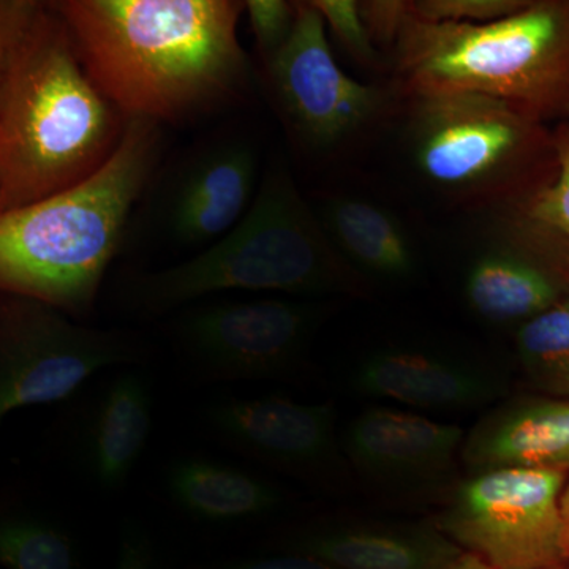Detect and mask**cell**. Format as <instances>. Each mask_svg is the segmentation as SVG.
Here are the masks:
<instances>
[{
    "mask_svg": "<svg viewBox=\"0 0 569 569\" xmlns=\"http://www.w3.org/2000/svg\"><path fill=\"white\" fill-rule=\"evenodd\" d=\"M408 152L441 197L497 213L522 208L553 182L552 127L471 92L403 93Z\"/></svg>",
    "mask_w": 569,
    "mask_h": 569,
    "instance_id": "6",
    "label": "cell"
},
{
    "mask_svg": "<svg viewBox=\"0 0 569 569\" xmlns=\"http://www.w3.org/2000/svg\"><path fill=\"white\" fill-rule=\"evenodd\" d=\"M156 425V385L146 366L93 378L63 402L50 430L56 458L78 482L111 498L129 488Z\"/></svg>",
    "mask_w": 569,
    "mask_h": 569,
    "instance_id": "12",
    "label": "cell"
},
{
    "mask_svg": "<svg viewBox=\"0 0 569 569\" xmlns=\"http://www.w3.org/2000/svg\"><path fill=\"white\" fill-rule=\"evenodd\" d=\"M367 283L329 241L287 163L274 159L233 230L182 263L127 272L112 299L126 316L162 318L224 291L328 299L366 295Z\"/></svg>",
    "mask_w": 569,
    "mask_h": 569,
    "instance_id": "4",
    "label": "cell"
},
{
    "mask_svg": "<svg viewBox=\"0 0 569 569\" xmlns=\"http://www.w3.org/2000/svg\"><path fill=\"white\" fill-rule=\"evenodd\" d=\"M516 350L535 387L569 399V296L519 326Z\"/></svg>",
    "mask_w": 569,
    "mask_h": 569,
    "instance_id": "22",
    "label": "cell"
},
{
    "mask_svg": "<svg viewBox=\"0 0 569 569\" xmlns=\"http://www.w3.org/2000/svg\"><path fill=\"white\" fill-rule=\"evenodd\" d=\"M162 126L127 119L118 148L77 186L0 213V295L86 320L162 153Z\"/></svg>",
    "mask_w": 569,
    "mask_h": 569,
    "instance_id": "3",
    "label": "cell"
},
{
    "mask_svg": "<svg viewBox=\"0 0 569 569\" xmlns=\"http://www.w3.org/2000/svg\"><path fill=\"white\" fill-rule=\"evenodd\" d=\"M391 58L402 93H481L546 126L569 122V0H527L488 24L410 14Z\"/></svg>",
    "mask_w": 569,
    "mask_h": 569,
    "instance_id": "5",
    "label": "cell"
},
{
    "mask_svg": "<svg viewBox=\"0 0 569 569\" xmlns=\"http://www.w3.org/2000/svg\"><path fill=\"white\" fill-rule=\"evenodd\" d=\"M258 170L257 144L246 134L213 133L192 146L159 182L153 212L164 239L201 250L222 239L249 211Z\"/></svg>",
    "mask_w": 569,
    "mask_h": 569,
    "instance_id": "14",
    "label": "cell"
},
{
    "mask_svg": "<svg viewBox=\"0 0 569 569\" xmlns=\"http://www.w3.org/2000/svg\"><path fill=\"white\" fill-rule=\"evenodd\" d=\"M244 13L249 18L261 61H271L293 33L298 2L247 0Z\"/></svg>",
    "mask_w": 569,
    "mask_h": 569,
    "instance_id": "26",
    "label": "cell"
},
{
    "mask_svg": "<svg viewBox=\"0 0 569 569\" xmlns=\"http://www.w3.org/2000/svg\"><path fill=\"white\" fill-rule=\"evenodd\" d=\"M93 81L127 119L183 122L238 103L252 73L236 0L51 2Z\"/></svg>",
    "mask_w": 569,
    "mask_h": 569,
    "instance_id": "1",
    "label": "cell"
},
{
    "mask_svg": "<svg viewBox=\"0 0 569 569\" xmlns=\"http://www.w3.org/2000/svg\"><path fill=\"white\" fill-rule=\"evenodd\" d=\"M263 66L284 127L305 151L317 156L340 151L403 107L396 81L365 84L340 69L312 2H298L290 40Z\"/></svg>",
    "mask_w": 569,
    "mask_h": 569,
    "instance_id": "9",
    "label": "cell"
},
{
    "mask_svg": "<svg viewBox=\"0 0 569 569\" xmlns=\"http://www.w3.org/2000/svg\"><path fill=\"white\" fill-rule=\"evenodd\" d=\"M460 458L471 473L493 468L569 473V399L526 397L496 408L463 437Z\"/></svg>",
    "mask_w": 569,
    "mask_h": 569,
    "instance_id": "19",
    "label": "cell"
},
{
    "mask_svg": "<svg viewBox=\"0 0 569 569\" xmlns=\"http://www.w3.org/2000/svg\"><path fill=\"white\" fill-rule=\"evenodd\" d=\"M356 395L419 410L470 411L500 396L485 362L437 348L388 346L359 359L350 376Z\"/></svg>",
    "mask_w": 569,
    "mask_h": 569,
    "instance_id": "17",
    "label": "cell"
},
{
    "mask_svg": "<svg viewBox=\"0 0 569 569\" xmlns=\"http://www.w3.org/2000/svg\"><path fill=\"white\" fill-rule=\"evenodd\" d=\"M358 3L362 21L376 47L391 51L400 29L410 17L408 0H369Z\"/></svg>",
    "mask_w": 569,
    "mask_h": 569,
    "instance_id": "28",
    "label": "cell"
},
{
    "mask_svg": "<svg viewBox=\"0 0 569 569\" xmlns=\"http://www.w3.org/2000/svg\"><path fill=\"white\" fill-rule=\"evenodd\" d=\"M498 238L468 266L463 296L481 320L522 326L569 296V268L529 223L498 216Z\"/></svg>",
    "mask_w": 569,
    "mask_h": 569,
    "instance_id": "15",
    "label": "cell"
},
{
    "mask_svg": "<svg viewBox=\"0 0 569 569\" xmlns=\"http://www.w3.org/2000/svg\"><path fill=\"white\" fill-rule=\"evenodd\" d=\"M168 507L203 529H231L283 515L296 496L261 471L212 456L179 455L163 468Z\"/></svg>",
    "mask_w": 569,
    "mask_h": 569,
    "instance_id": "18",
    "label": "cell"
},
{
    "mask_svg": "<svg viewBox=\"0 0 569 569\" xmlns=\"http://www.w3.org/2000/svg\"><path fill=\"white\" fill-rule=\"evenodd\" d=\"M114 569H164L159 539L138 512H123L119 519Z\"/></svg>",
    "mask_w": 569,
    "mask_h": 569,
    "instance_id": "27",
    "label": "cell"
},
{
    "mask_svg": "<svg viewBox=\"0 0 569 569\" xmlns=\"http://www.w3.org/2000/svg\"><path fill=\"white\" fill-rule=\"evenodd\" d=\"M43 2L39 0H0V80L11 51L37 17Z\"/></svg>",
    "mask_w": 569,
    "mask_h": 569,
    "instance_id": "29",
    "label": "cell"
},
{
    "mask_svg": "<svg viewBox=\"0 0 569 569\" xmlns=\"http://www.w3.org/2000/svg\"><path fill=\"white\" fill-rule=\"evenodd\" d=\"M343 455L353 477L402 503L447 500L462 449L460 427L391 407H369L347 426Z\"/></svg>",
    "mask_w": 569,
    "mask_h": 569,
    "instance_id": "13",
    "label": "cell"
},
{
    "mask_svg": "<svg viewBox=\"0 0 569 569\" xmlns=\"http://www.w3.org/2000/svg\"><path fill=\"white\" fill-rule=\"evenodd\" d=\"M151 353L137 332L93 328L37 299L0 295V427L20 408L67 402L108 370L146 366Z\"/></svg>",
    "mask_w": 569,
    "mask_h": 569,
    "instance_id": "8",
    "label": "cell"
},
{
    "mask_svg": "<svg viewBox=\"0 0 569 569\" xmlns=\"http://www.w3.org/2000/svg\"><path fill=\"white\" fill-rule=\"evenodd\" d=\"M449 569H497L493 567H490V565L486 563V561H482L481 559H478V557L471 556V553L462 552L459 556V559L455 561V565H452ZM559 569H569V567L559 568Z\"/></svg>",
    "mask_w": 569,
    "mask_h": 569,
    "instance_id": "32",
    "label": "cell"
},
{
    "mask_svg": "<svg viewBox=\"0 0 569 569\" xmlns=\"http://www.w3.org/2000/svg\"><path fill=\"white\" fill-rule=\"evenodd\" d=\"M197 418L213 443L317 492H342L353 479L332 403L223 396L201 406Z\"/></svg>",
    "mask_w": 569,
    "mask_h": 569,
    "instance_id": "11",
    "label": "cell"
},
{
    "mask_svg": "<svg viewBox=\"0 0 569 569\" xmlns=\"http://www.w3.org/2000/svg\"><path fill=\"white\" fill-rule=\"evenodd\" d=\"M313 211L337 252L367 282L406 283L417 277V246L385 206L340 193L325 197Z\"/></svg>",
    "mask_w": 569,
    "mask_h": 569,
    "instance_id": "20",
    "label": "cell"
},
{
    "mask_svg": "<svg viewBox=\"0 0 569 569\" xmlns=\"http://www.w3.org/2000/svg\"><path fill=\"white\" fill-rule=\"evenodd\" d=\"M329 312L325 299H203L164 317L163 335L194 383L298 381Z\"/></svg>",
    "mask_w": 569,
    "mask_h": 569,
    "instance_id": "7",
    "label": "cell"
},
{
    "mask_svg": "<svg viewBox=\"0 0 569 569\" xmlns=\"http://www.w3.org/2000/svg\"><path fill=\"white\" fill-rule=\"evenodd\" d=\"M569 473L493 468L456 482L436 519L462 552L497 569L567 567L561 549V496Z\"/></svg>",
    "mask_w": 569,
    "mask_h": 569,
    "instance_id": "10",
    "label": "cell"
},
{
    "mask_svg": "<svg viewBox=\"0 0 569 569\" xmlns=\"http://www.w3.org/2000/svg\"><path fill=\"white\" fill-rule=\"evenodd\" d=\"M320 11L325 24L343 50L361 66L385 69V59L362 21L359 3L353 0H310Z\"/></svg>",
    "mask_w": 569,
    "mask_h": 569,
    "instance_id": "24",
    "label": "cell"
},
{
    "mask_svg": "<svg viewBox=\"0 0 569 569\" xmlns=\"http://www.w3.org/2000/svg\"><path fill=\"white\" fill-rule=\"evenodd\" d=\"M561 549L565 563L569 567V481L561 496Z\"/></svg>",
    "mask_w": 569,
    "mask_h": 569,
    "instance_id": "31",
    "label": "cell"
},
{
    "mask_svg": "<svg viewBox=\"0 0 569 569\" xmlns=\"http://www.w3.org/2000/svg\"><path fill=\"white\" fill-rule=\"evenodd\" d=\"M126 123L82 62L69 26L43 2L0 80V213L96 173Z\"/></svg>",
    "mask_w": 569,
    "mask_h": 569,
    "instance_id": "2",
    "label": "cell"
},
{
    "mask_svg": "<svg viewBox=\"0 0 569 569\" xmlns=\"http://www.w3.org/2000/svg\"><path fill=\"white\" fill-rule=\"evenodd\" d=\"M552 130L557 151L556 179L529 203L509 212L530 223L569 266V122L557 123Z\"/></svg>",
    "mask_w": 569,
    "mask_h": 569,
    "instance_id": "23",
    "label": "cell"
},
{
    "mask_svg": "<svg viewBox=\"0 0 569 569\" xmlns=\"http://www.w3.org/2000/svg\"><path fill=\"white\" fill-rule=\"evenodd\" d=\"M192 569H337L325 561L291 552H269L264 556L230 557L203 561Z\"/></svg>",
    "mask_w": 569,
    "mask_h": 569,
    "instance_id": "30",
    "label": "cell"
},
{
    "mask_svg": "<svg viewBox=\"0 0 569 569\" xmlns=\"http://www.w3.org/2000/svg\"><path fill=\"white\" fill-rule=\"evenodd\" d=\"M0 568L88 569L70 523L18 488L0 489Z\"/></svg>",
    "mask_w": 569,
    "mask_h": 569,
    "instance_id": "21",
    "label": "cell"
},
{
    "mask_svg": "<svg viewBox=\"0 0 569 569\" xmlns=\"http://www.w3.org/2000/svg\"><path fill=\"white\" fill-rule=\"evenodd\" d=\"M277 552L301 553L337 569H449L462 550L433 520L388 522L307 515L274 539Z\"/></svg>",
    "mask_w": 569,
    "mask_h": 569,
    "instance_id": "16",
    "label": "cell"
},
{
    "mask_svg": "<svg viewBox=\"0 0 569 569\" xmlns=\"http://www.w3.org/2000/svg\"><path fill=\"white\" fill-rule=\"evenodd\" d=\"M527 0H408L411 18L427 24H488L526 7Z\"/></svg>",
    "mask_w": 569,
    "mask_h": 569,
    "instance_id": "25",
    "label": "cell"
}]
</instances>
